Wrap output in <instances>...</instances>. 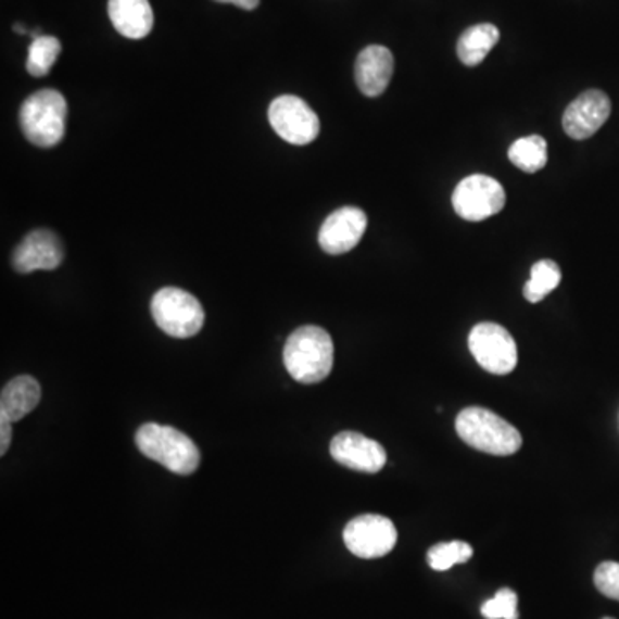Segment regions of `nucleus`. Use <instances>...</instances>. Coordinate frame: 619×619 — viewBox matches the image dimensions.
I'll list each match as a JSON object with an SVG mask.
<instances>
[{"instance_id": "obj_15", "label": "nucleus", "mask_w": 619, "mask_h": 619, "mask_svg": "<svg viewBox=\"0 0 619 619\" xmlns=\"http://www.w3.org/2000/svg\"><path fill=\"white\" fill-rule=\"evenodd\" d=\"M109 17L117 34L141 40L152 31L153 11L149 0H109Z\"/></svg>"}, {"instance_id": "obj_6", "label": "nucleus", "mask_w": 619, "mask_h": 619, "mask_svg": "<svg viewBox=\"0 0 619 619\" xmlns=\"http://www.w3.org/2000/svg\"><path fill=\"white\" fill-rule=\"evenodd\" d=\"M468 348L477 364L494 376H508L518 365L515 339L500 324L482 323L471 329Z\"/></svg>"}, {"instance_id": "obj_16", "label": "nucleus", "mask_w": 619, "mask_h": 619, "mask_svg": "<svg viewBox=\"0 0 619 619\" xmlns=\"http://www.w3.org/2000/svg\"><path fill=\"white\" fill-rule=\"evenodd\" d=\"M41 389L31 376H20L11 380L0 394V417L17 421L34 412L40 403Z\"/></svg>"}, {"instance_id": "obj_17", "label": "nucleus", "mask_w": 619, "mask_h": 619, "mask_svg": "<svg viewBox=\"0 0 619 619\" xmlns=\"http://www.w3.org/2000/svg\"><path fill=\"white\" fill-rule=\"evenodd\" d=\"M500 29L491 23L470 26L458 40V58L465 66H479L500 41Z\"/></svg>"}, {"instance_id": "obj_21", "label": "nucleus", "mask_w": 619, "mask_h": 619, "mask_svg": "<svg viewBox=\"0 0 619 619\" xmlns=\"http://www.w3.org/2000/svg\"><path fill=\"white\" fill-rule=\"evenodd\" d=\"M473 556L471 545L463 541L441 542L430 547L427 553V561L435 571H446L454 565H463L470 561Z\"/></svg>"}, {"instance_id": "obj_1", "label": "nucleus", "mask_w": 619, "mask_h": 619, "mask_svg": "<svg viewBox=\"0 0 619 619\" xmlns=\"http://www.w3.org/2000/svg\"><path fill=\"white\" fill-rule=\"evenodd\" d=\"M286 370L300 384H317L334 367V343L323 327L303 326L293 330L285 344Z\"/></svg>"}, {"instance_id": "obj_9", "label": "nucleus", "mask_w": 619, "mask_h": 619, "mask_svg": "<svg viewBox=\"0 0 619 619\" xmlns=\"http://www.w3.org/2000/svg\"><path fill=\"white\" fill-rule=\"evenodd\" d=\"M343 539L351 554L362 559H377L396 547L397 530L386 516L362 515L346 525Z\"/></svg>"}, {"instance_id": "obj_22", "label": "nucleus", "mask_w": 619, "mask_h": 619, "mask_svg": "<svg viewBox=\"0 0 619 619\" xmlns=\"http://www.w3.org/2000/svg\"><path fill=\"white\" fill-rule=\"evenodd\" d=\"M480 612L488 619H518V595L511 589H501L482 604Z\"/></svg>"}, {"instance_id": "obj_10", "label": "nucleus", "mask_w": 619, "mask_h": 619, "mask_svg": "<svg viewBox=\"0 0 619 619\" xmlns=\"http://www.w3.org/2000/svg\"><path fill=\"white\" fill-rule=\"evenodd\" d=\"M367 214L358 206H343L324 220L318 232V244L329 255L351 252L367 231Z\"/></svg>"}, {"instance_id": "obj_24", "label": "nucleus", "mask_w": 619, "mask_h": 619, "mask_svg": "<svg viewBox=\"0 0 619 619\" xmlns=\"http://www.w3.org/2000/svg\"><path fill=\"white\" fill-rule=\"evenodd\" d=\"M11 424L13 421H9L8 418L0 417V430H2V438H0V454L4 456L8 453L9 444H11Z\"/></svg>"}, {"instance_id": "obj_4", "label": "nucleus", "mask_w": 619, "mask_h": 619, "mask_svg": "<svg viewBox=\"0 0 619 619\" xmlns=\"http://www.w3.org/2000/svg\"><path fill=\"white\" fill-rule=\"evenodd\" d=\"M66 116L67 103L61 91L40 90L21 105V129L29 143L40 149H52L64 138Z\"/></svg>"}, {"instance_id": "obj_8", "label": "nucleus", "mask_w": 619, "mask_h": 619, "mask_svg": "<svg viewBox=\"0 0 619 619\" xmlns=\"http://www.w3.org/2000/svg\"><path fill=\"white\" fill-rule=\"evenodd\" d=\"M268 123L291 144H308L320 132V121L305 100L296 96L277 97L268 108Z\"/></svg>"}, {"instance_id": "obj_5", "label": "nucleus", "mask_w": 619, "mask_h": 619, "mask_svg": "<svg viewBox=\"0 0 619 619\" xmlns=\"http://www.w3.org/2000/svg\"><path fill=\"white\" fill-rule=\"evenodd\" d=\"M150 310L159 329L173 338H193L205 323L202 303L185 289H159L157 293L153 294Z\"/></svg>"}, {"instance_id": "obj_27", "label": "nucleus", "mask_w": 619, "mask_h": 619, "mask_svg": "<svg viewBox=\"0 0 619 619\" xmlns=\"http://www.w3.org/2000/svg\"><path fill=\"white\" fill-rule=\"evenodd\" d=\"M603 619H615V618H603Z\"/></svg>"}, {"instance_id": "obj_7", "label": "nucleus", "mask_w": 619, "mask_h": 619, "mask_svg": "<svg viewBox=\"0 0 619 619\" xmlns=\"http://www.w3.org/2000/svg\"><path fill=\"white\" fill-rule=\"evenodd\" d=\"M506 205V191L491 176L473 174L463 179L453 193V206L462 219L480 223L500 214Z\"/></svg>"}, {"instance_id": "obj_2", "label": "nucleus", "mask_w": 619, "mask_h": 619, "mask_svg": "<svg viewBox=\"0 0 619 619\" xmlns=\"http://www.w3.org/2000/svg\"><path fill=\"white\" fill-rule=\"evenodd\" d=\"M456 432L465 444L494 456H511L521 450V433L494 412L470 406L459 412Z\"/></svg>"}, {"instance_id": "obj_20", "label": "nucleus", "mask_w": 619, "mask_h": 619, "mask_svg": "<svg viewBox=\"0 0 619 619\" xmlns=\"http://www.w3.org/2000/svg\"><path fill=\"white\" fill-rule=\"evenodd\" d=\"M61 41L55 37L41 35V37L35 38L29 43L28 59H26V70H28L29 75L35 76V78L49 75L50 70L61 55Z\"/></svg>"}, {"instance_id": "obj_13", "label": "nucleus", "mask_w": 619, "mask_h": 619, "mask_svg": "<svg viewBox=\"0 0 619 619\" xmlns=\"http://www.w3.org/2000/svg\"><path fill=\"white\" fill-rule=\"evenodd\" d=\"M62 258L64 250L58 235L49 229H37L17 244L13 253V267L20 274L54 270L62 264Z\"/></svg>"}, {"instance_id": "obj_19", "label": "nucleus", "mask_w": 619, "mask_h": 619, "mask_svg": "<svg viewBox=\"0 0 619 619\" xmlns=\"http://www.w3.org/2000/svg\"><path fill=\"white\" fill-rule=\"evenodd\" d=\"M561 282V268L554 261H539L530 270V279L523 286L527 302L539 303Z\"/></svg>"}, {"instance_id": "obj_23", "label": "nucleus", "mask_w": 619, "mask_h": 619, "mask_svg": "<svg viewBox=\"0 0 619 619\" xmlns=\"http://www.w3.org/2000/svg\"><path fill=\"white\" fill-rule=\"evenodd\" d=\"M594 583L601 594L619 603V563H601L595 568Z\"/></svg>"}, {"instance_id": "obj_26", "label": "nucleus", "mask_w": 619, "mask_h": 619, "mask_svg": "<svg viewBox=\"0 0 619 619\" xmlns=\"http://www.w3.org/2000/svg\"><path fill=\"white\" fill-rule=\"evenodd\" d=\"M14 31H17V34H23V35L26 34V29L23 28V26H21V25L14 26Z\"/></svg>"}, {"instance_id": "obj_12", "label": "nucleus", "mask_w": 619, "mask_h": 619, "mask_svg": "<svg viewBox=\"0 0 619 619\" xmlns=\"http://www.w3.org/2000/svg\"><path fill=\"white\" fill-rule=\"evenodd\" d=\"M330 456L350 470L377 473L384 468L388 454L384 447L364 433L341 432L330 441Z\"/></svg>"}, {"instance_id": "obj_25", "label": "nucleus", "mask_w": 619, "mask_h": 619, "mask_svg": "<svg viewBox=\"0 0 619 619\" xmlns=\"http://www.w3.org/2000/svg\"><path fill=\"white\" fill-rule=\"evenodd\" d=\"M215 2H220V4H235L238 8L244 9V11H253V9L258 8L261 0H215Z\"/></svg>"}, {"instance_id": "obj_11", "label": "nucleus", "mask_w": 619, "mask_h": 619, "mask_svg": "<svg viewBox=\"0 0 619 619\" xmlns=\"http://www.w3.org/2000/svg\"><path fill=\"white\" fill-rule=\"evenodd\" d=\"M611 116V100L601 90L583 91L568 105L563 116V129L573 140L594 137Z\"/></svg>"}, {"instance_id": "obj_14", "label": "nucleus", "mask_w": 619, "mask_h": 619, "mask_svg": "<svg viewBox=\"0 0 619 619\" xmlns=\"http://www.w3.org/2000/svg\"><path fill=\"white\" fill-rule=\"evenodd\" d=\"M394 73V58L388 47L370 46L356 59L355 79L359 91L367 97L384 93Z\"/></svg>"}, {"instance_id": "obj_3", "label": "nucleus", "mask_w": 619, "mask_h": 619, "mask_svg": "<svg viewBox=\"0 0 619 619\" xmlns=\"http://www.w3.org/2000/svg\"><path fill=\"white\" fill-rule=\"evenodd\" d=\"M135 442L141 454L178 475H191L200 467V450L181 430L144 424L137 430Z\"/></svg>"}, {"instance_id": "obj_18", "label": "nucleus", "mask_w": 619, "mask_h": 619, "mask_svg": "<svg viewBox=\"0 0 619 619\" xmlns=\"http://www.w3.org/2000/svg\"><path fill=\"white\" fill-rule=\"evenodd\" d=\"M508 157L523 173H539L547 164V141L539 135L520 138L509 147Z\"/></svg>"}]
</instances>
